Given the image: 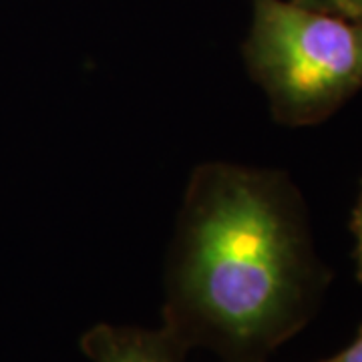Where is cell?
<instances>
[{
	"mask_svg": "<svg viewBox=\"0 0 362 362\" xmlns=\"http://www.w3.org/2000/svg\"><path fill=\"white\" fill-rule=\"evenodd\" d=\"M332 272L308 207L280 169L202 163L165 262L163 326L221 362H268L320 310Z\"/></svg>",
	"mask_w": 362,
	"mask_h": 362,
	"instance_id": "cell-1",
	"label": "cell"
},
{
	"mask_svg": "<svg viewBox=\"0 0 362 362\" xmlns=\"http://www.w3.org/2000/svg\"><path fill=\"white\" fill-rule=\"evenodd\" d=\"M252 4L244 61L278 123L318 125L362 90V21L310 11L292 0Z\"/></svg>",
	"mask_w": 362,
	"mask_h": 362,
	"instance_id": "cell-2",
	"label": "cell"
},
{
	"mask_svg": "<svg viewBox=\"0 0 362 362\" xmlns=\"http://www.w3.org/2000/svg\"><path fill=\"white\" fill-rule=\"evenodd\" d=\"M78 346L90 362H185L187 346L169 328L95 324Z\"/></svg>",
	"mask_w": 362,
	"mask_h": 362,
	"instance_id": "cell-3",
	"label": "cell"
},
{
	"mask_svg": "<svg viewBox=\"0 0 362 362\" xmlns=\"http://www.w3.org/2000/svg\"><path fill=\"white\" fill-rule=\"evenodd\" d=\"M304 8L334 14L350 21H362V0H292Z\"/></svg>",
	"mask_w": 362,
	"mask_h": 362,
	"instance_id": "cell-4",
	"label": "cell"
},
{
	"mask_svg": "<svg viewBox=\"0 0 362 362\" xmlns=\"http://www.w3.org/2000/svg\"><path fill=\"white\" fill-rule=\"evenodd\" d=\"M350 230L354 233L356 246H354V266H356V280L362 284V181L361 194L356 199V206L352 209V220H350Z\"/></svg>",
	"mask_w": 362,
	"mask_h": 362,
	"instance_id": "cell-5",
	"label": "cell"
},
{
	"mask_svg": "<svg viewBox=\"0 0 362 362\" xmlns=\"http://www.w3.org/2000/svg\"><path fill=\"white\" fill-rule=\"evenodd\" d=\"M316 362H362V324L356 330V337L352 338L349 346H344L342 350H338L337 354L322 358Z\"/></svg>",
	"mask_w": 362,
	"mask_h": 362,
	"instance_id": "cell-6",
	"label": "cell"
}]
</instances>
